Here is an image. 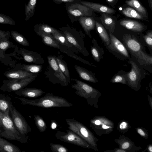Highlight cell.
I'll return each mask as SVG.
<instances>
[{
  "label": "cell",
  "mask_w": 152,
  "mask_h": 152,
  "mask_svg": "<svg viewBox=\"0 0 152 152\" xmlns=\"http://www.w3.org/2000/svg\"><path fill=\"white\" fill-rule=\"evenodd\" d=\"M20 101L23 105H29L45 108L52 107H68L73 106L72 104L65 98L48 93L41 98L37 99H28L15 96Z\"/></svg>",
  "instance_id": "6da1fadb"
},
{
  "label": "cell",
  "mask_w": 152,
  "mask_h": 152,
  "mask_svg": "<svg viewBox=\"0 0 152 152\" xmlns=\"http://www.w3.org/2000/svg\"><path fill=\"white\" fill-rule=\"evenodd\" d=\"M71 81L75 82L71 85V87L76 90L75 94L85 99L88 104L98 108V99L101 93L88 84L77 79L72 78Z\"/></svg>",
  "instance_id": "7a4b0ae2"
},
{
  "label": "cell",
  "mask_w": 152,
  "mask_h": 152,
  "mask_svg": "<svg viewBox=\"0 0 152 152\" xmlns=\"http://www.w3.org/2000/svg\"><path fill=\"white\" fill-rule=\"evenodd\" d=\"M0 126L3 129L0 137L12 140L17 141L22 143L27 142L28 138L22 136L17 130L10 116L0 111Z\"/></svg>",
  "instance_id": "3957f363"
},
{
  "label": "cell",
  "mask_w": 152,
  "mask_h": 152,
  "mask_svg": "<svg viewBox=\"0 0 152 152\" xmlns=\"http://www.w3.org/2000/svg\"><path fill=\"white\" fill-rule=\"evenodd\" d=\"M68 128L74 132L89 144L91 148L98 151L97 143L98 139L89 129L83 124L73 118L65 119Z\"/></svg>",
  "instance_id": "277c9868"
},
{
  "label": "cell",
  "mask_w": 152,
  "mask_h": 152,
  "mask_svg": "<svg viewBox=\"0 0 152 152\" xmlns=\"http://www.w3.org/2000/svg\"><path fill=\"white\" fill-rule=\"evenodd\" d=\"M60 29L68 41L76 48L79 53L85 56L89 54L85 47L83 36L79 32L68 24L60 28Z\"/></svg>",
  "instance_id": "5b68a950"
},
{
  "label": "cell",
  "mask_w": 152,
  "mask_h": 152,
  "mask_svg": "<svg viewBox=\"0 0 152 152\" xmlns=\"http://www.w3.org/2000/svg\"><path fill=\"white\" fill-rule=\"evenodd\" d=\"M123 41L126 48L138 61L140 63L146 61L149 55L142 51L140 44L133 36L129 34L125 35Z\"/></svg>",
  "instance_id": "8992f818"
},
{
  "label": "cell",
  "mask_w": 152,
  "mask_h": 152,
  "mask_svg": "<svg viewBox=\"0 0 152 152\" xmlns=\"http://www.w3.org/2000/svg\"><path fill=\"white\" fill-rule=\"evenodd\" d=\"M65 7L72 23L78 21L80 17L92 16L93 15V11L91 9L80 3H67Z\"/></svg>",
  "instance_id": "52a82bcc"
},
{
  "label": "cell",
  "mask_w": 152,
  "mask_h": 152,
  "mask_svg": "<svg viewBox=\"0 0 152 152\" xmlns=\"http://www.w3.org/2000/svg\"><path fill=\"white\" fill-rule=\"evenodd\" d=\"M89 126L99 136L110 134L114 127V124L112 121L102 116L94 117L90 121Z\"/></svg>",
  "instance_id": "ba28073f"
},
{
  "label": "cell",
  "mask_w": 152,
  "mask_h": 152,
  "mask_svg": "<svg viewBox=\"0 0 152 152\" xmlns=\"http://www.w3.org/2000/svg\"><path fill=\"white\" fill-rule=\"evenodd\" d=\"M66 133L57 130L55 136L62 142L84 148H91L89 144L74 132L70 129L66 130Z\"/></svg>",
  "instance_id": "9c48e42d"
},
{
  "label": "cell",
  "mask_w": 152,
  "mask_h": 152,
  "mask_svg": "<svg viewBox=\"0 0 152 152\" xmlns=\"http://www.w3.org/2000/svg\"><path fill=\"white\" fill-rule=\"evenodd\" d=\"M11 119L16 129L22 136L28 138V134L31 131V128L23 116L12 105L10 109Z\"/></svg>",
  "instance_id": "30bf717a"
},
{
  "label": "cell",
  "mask_w": 152,
  "mask_h": 152,
  "mask_svg": "<svg viewBox=\"0 0 152 152\" xmlns=\"http://www.w3.org/2000/svg\"><path fill=\"white\" fill-rule=\"evenodd\" d=\"M37 76V74L22 79H11L4 82L1 88V90L3 91L11 92L16 91L23 88L34 80Z\"/></svg>",
  "instance_id": "8fae6325"
},
{
  "label": "cell",
  "mask_w": 152,
  "mask_h": 152,
  "mask_svg": "<svg viewBox=\"0 0 152 152\" xmlns=\"http://www.w3.org/2000/svg\"><path fill=\"white\" fill-rule=\"evenodd\" d=\"M129 63L131 65V70L126 74L127 84L132 88H137L141 78L140 70L134 62L131 61Z\"/></svg>",
  "instance_id": "7c38bea8"
},
{
  "label": "cell",
  "mask_w": 152,
  "mask_h": 152,
  "mask_svg": "<svg viewBox=\"0 0 152 152\" xmlns=\"http://www.w3.org/2000/svg\"><path fill=\"white\" fill-rule=\"evenodd\" d=\"M55 56H48L47 57L49 66L53 71L54 75L57 78L58 84L62 86H67L69 84L67 79L60 70L55 59Z\"/></svg>",
  "instance_id": "4fadbf2b"
},
{
  "label": "cell",
  "mask_w": 152,
  "mask_h": 152,
  "mask_svg": "<svg viewBox=\"0 0 152 152\" xmlns=\"http://www.w3.org/2000/svg\"><path fill=\"white\" fill-rule=\"evenodd\" d=\"M109 37L110 43L108 48L126 58H129V53L125 46L110 32Z\"/></svg>",
  "instance_id": "5bb4252c"
},
{
  "label": "cell",
  "mask_w": 152,
  "mask_h": 152,
  "mask_svg": "<svg viewBox=\"0 0 152 152\" xmlns=\"http://www.w3.org/2000/svg\"><path fill=\"white\" fill-rule=\"evenodd\" d=\"M114 141L119 145L120 148L126 152H137L141 149L140 147L136 146L134 142L124 135H121L119 138L115 139Z\"/></svg>",
  "instance_id": "9a60e30c"
},
{
  "label": "cell",
  "mask_w": 152,
  "mask_h": 152,
  "mask_svg": "<svg viewBox=\"0 0 152 152\" xmlns=\"http://www.w3.org/2000/svg\"><path fill=\"white\" fill-rule=\"evenodd\" d=\"M20 54L26 62L42 64L44 62V59L40 54L36 52L23 49L21 51Z\"/></svg>",
  "instance_id": "2e32d148"
},
{
  "label": "cell",
  "mask_w": 152,
  "mask_h": 152,
  "mask_svg": "<svg viewBox=\"0 0 152 152\" xmlns=\"http://www.w3.org/2000/svg\"><path fill=\"white\" fill-rule=\"evenodd\" d=\"M78 21L86 34L91 38L90 31L94 30L95 27L96 21L94 18L92 16H83L80 17Z\"/></svg>",
  "instance_id": "e0dca14e"
},
{
  "label": "cell",
  "mask_w": 152,
  "mask_h": 152,
  "mask_svg": "<svg viewBox=\"0 0 152 152\" xmlns=\"http://www.w3.org/2000/svg\"><path fill=\"white\" fill-rule=\"evenodd\" d=\"M45 93L42 90L35 88H23L15 91L17 95L28 98H37Z\"/></svg>",
  "instance_id": "ac0fdd59"
},
{
  "label": "cell",
  "mask_w": 152,
  "mask_h": 152,
  "mask_svg": "<svg viewBox=\"0 0 152 152\" xmlns=\"http://www.w3.org/2000/svg\"><path fill=\"white\" fill-rule=\"evenodd\" d=\"M80 3L90 8L93 11H97L108 14H113L116 12L115 10L112 8L97 3L82 0H80Z\"/></svg>",
  "instance_id": "d6986e66"
},
{
  "label": "cell",
  "mask_w": 152,
  "mask_h": 152,
  "mask_svg": "<svg viewBox=\"0 0 152 152\" xmlns=\"http://www.w3.org/2000/svg\"><path fill=\"white\" fill-rule=\"evenodd\" d=\"M75 68L80 78L93 83H96L98 80L94 73L79 66L75 65Z\"/></svg>",
  "instance_id": "ffe728a7"
},
{
  "label": "cell",
  "mask_w": 152,
  "mask_h": 152,
  "mask_svg": "<svg viewBox=\"0 0 152 152\" xmlns=\"http://www.w3.org/2000/svg\"><path fill=\"white\" fill-rule=\"evenodd\" d=\"M51 35L59 44L66 47L69 50L75 53H79L76 48L68 41L64 35L61 31L52 33Z\"/></svg>",
  "instance_id": "44dd1931"
},
{
  "label": "cell",
  "mask_w": 152,
  "mask_h": 152,
  "mask_svg": "<svg viewBox=\"0 0 152 152\" xmlns=\"http://www.w3.org/2000/svg\"><path fill=\"white\" fill-rule=\"evenodd\" d=\"M120 23L126 28L136 32L142 31L144 28L141 23L135 20L124 19L121 20Z\"/></svg>",
  "instance_id": "7402d4cb"
},
{
  "label": "cell",
  "mask_w": 152,
  "mask_h": 152,
  "mask_svg": "<svg viewBox=\"0 0 152 152\" xmlns=\"http://www.w3.org/2000/svg\"><path fill=\"white\" fill-rule=\"evenodd\" d=\"M12 105L11 99L8 95L0 94V111L10 116V109Z\"/></svg>",
  "instance_id": "603a6c76"
},
{
  "label": "cell",
  "mask_w": 152,
  "mask_h": 152,
  "mask_svg": "<svg viewBox=\"0 0 152 152\" xmlns=\"http://www.w3.org/2000/svg\"><path fill=\"white\" fill-rule=\"evenodd\" d=\"M40 37L43 42L45 45L50 47L59 49L60 46L59 44L53 38L51 34L41 32L36 33Z\"/></svg>",
  "instance_id": "cb8c5ba5"
},
{
  "label": "cell",
  "mask_w": 152,
  "mask_h": 152,
  "mask_svg": "<svg viewBox=\"0 0 152 152\" xmlns=\"http://www.w3.org/2000/svg\"><path fill=\"white\" fill-rule=\"evenodd\" d=\"M93 45L91 46V51L94 59L97 62H99L103 58L104 52L102 48L99 46L96 41L94 39L92 40Z\"/></svg>",
  "instance_id": "d4e9b609"
},
{
  "label": "cell",
  "mask_w": 152,
  "mask_h": 152,
  "mask_svg": "<svg viewBox=\"0 0 152 152\" xmlns=\"http://www.w3.org/2000/svg\"><path fill=\"white\" fill-rule=\"evenodd\" d=\"M100 20L105 28L108 29L109 32L113 33L115 25L114 19L108 14L103 13L101 15Z\"/></svg>",
  "instance_id": "484cf974"
},
{
  "label": "cell",
  "mask_w": 152,
  "mask_h": 152,
  "mask_svg": "<svg viewBox=\"0 0 152 152\" xmlns=\"http://www.w3.org/2000/svg\"><path fill=\"white\" fill-rule=\"evenodd\" d=\"M95 27L102 40L108 48L110 44V40L105 28L103 25L97 21H96Z\"/></svg>",
  "instance_id": "4316f807"
},
{
  "label": "cell",
  "mask_w": 152,
  "mask_h": 152,
  "mask_svg": "<svg viewBox=\"0 0 152 152\" xmlns=\"http://www.w3.org/2000/svg\"><path fill=\"white\" fill-rule=\"evenodd\" d=\"M34 74L24 70H18L6 72L4 75L8 78L19 79L31 76Z\"/></svg>",
  "instance_id": "83f0119b"
},
{
  "label": "cell",
  "mask_w": 152,
  "mask_h": 152,
  "mask_svg": "<svg viewBox=\"0 0 152 152\" xmlns=\"http://www.w3.org/2000/svg\"><path fill=\"white\" fill-rule=\"evenodd\" d=\"M63 57L62 56L58 55L56 56L55 59L60 70L67 79L69 84L71 82L69 72L67 64Z\"/></svg>",
  "instance_id": "f1b7e54d"
},
{
  "label": "cell",
  "mask_w": 152,
  "mask_h": 152,
  "mask_svg": "<svg viewBox=\"0 0 152 152\" xmlns=\"http://www.w3.org/2000/svg\"><path fill=\"white\" fill-rule=\"evenodd\" d=\"M36 33L41 32L51 34L60 31L44 23L37 24L34 26Z\"/></svg>",
  "instance_id": "f546056e"
},
{
  "label": "cell",
  "mask_w": 152,
  "mask_h": 152,
  "mask_svg": "<svg viewBox=\"0 0 152 152\" xmlns=\"http://www.w3.org/2000/svg\"><path fill=\"white\" fill-rule=\"evenodd\" d=\"M0 147L4 152H22L18 147L0 137Z\"/></svg>",
  "instance_id": "4dcf8cb0"
},
{
  "label": "cell",
  "mask_w": 152,
  "mask_h": 152,
  "mask_svg": "<svg viewBox=\"0 0 152 152\" xmlns=\"http://www.w3.org/2000/svg\"><path fill=\"white\" fill-rule=\"evenodd\" d=\"M59 45L60 47L59 49L60 51L63 52L67 54L68 56L77 61H79L89 66L94 67L96 66L93 63H90L89 61L83 59L80 56H77L75 54L74 52L69 50L66 47L59 44Z\"/></svg>",
  "instance_id": "1f68e13d"
},
{
  "label": "cell",
  "mask_w": 152,
  "mask_h": 152,
  "mask_svg": "<svg viewBox=\"0 0 152 152\" xmlns=\"http://www.w3.org/2000/svg\"><path fill=\"white\" fill-rule=\"evenodd\" d=\"M37 0H29L27 4L25 5L26 21H27L34 15Z\"/></svg>",
  "instance_id": "d6a6232c"
},
{
  "label": "cell",
  "mask_w": 152,
  "mask_h": 152,
  "mask_svg": "<svg viewBox=\"0 0 152 152\" xmlns=\"http://www.w3.org/2000/svg\"><path fill=\"white\" fill-rule=\"evenodd\" d=\"M125 2L129 6L132 7L142 15H145L146 12L145 9L140 4L138 0H127Z\"/></svg>",
  "instance_id": "836d02e7"
},
{
  "label": "cell",
  "mask_w": 152,
  "mask_h": 152,
  "mask_svg": "<svg viewBox=\"0 0 152 152\" xmlns=\"http://www.w3.org/2000/svg\"><path fill=\"white\" fill-rule=\"evenodd\" d=\"M122 13L125 16L131 18L139 19H143V16L134 9L130 7H127L122 11Z\"/></svg>",
  "instance_id": "e575fe53"
},
{
  "label": "cell",
  "mask_w": 152,
  "mask_h": 152,
  "mask_svg": "<svg viewBox=\"0 0 152 152\" xmlns=\"http://www.w3.org/2000/svg\"><path fill=\"white\" fill-rule=\"evenodd\" d=\"M12 38L19 44L24 46H29V44L27 39L21 34L18 32L12 31L11 32Z\"/></svg>",
  "instance_id": "d590c367"
},
{
  "label": "cell",
  "mask_w": 152,
  "mask_h": 152,
  "mask_svg": "<svg viewBox=\"0 0 152 152\" xmlns=\"http://www.w3.org/2000/svg\"><path fill=\"white\" fill-rule=\"evenodd\" d=\"M43 67L42 65H27L23 64L20 68L27 72L32 73H38L41 71Z\"/></svg>",
  "instance_id": "8d00e7d4"
},
{
  "label": "cell",
  "mask_w": 152,
  "mask_h": 152,
  "mask_svg": "<svg viewBox=\"0 0 152 152\" xmlns=\"http://www.w3.org/2000/svg\"><path fill=\"white\" fill-rule=\"evenodd\" d=\"M34 119L39 130L42 132H45L47 129V125L42 118L39 115H35Z\"/></svg>",
  "instance_id": "74e56055"
},
{
  "label": "cell",
  "mask_w": 152,
  "mask_h": 152,
  "mask_svg": "<svg viewBox=\"0 0 152 152\" xmlns=\"http://www.w3.org/2000/svg\"><path fill=\"white\" fill-rule=\"evenodd\" d=\"M112 83H120L124 84H127L126 75L117 73L114 75L111 79Z\"/></svg>",
  "instance_id": "f35d334b"
},
{
  "label": "cell",
  "mask_w": 152,
  "mask_h": 152,
  "mask_svg": "<svg viewBox=\"0 0 152 152\" xmlns=\"http://www.w3.org/2000/svg\"><path fill=\"white\" fill-rule=\"evenodd\" d=\"M51 150L53 152H68V149L65 146L58 144H50Z\"/></svg>",
  "instance_id": "ab89813d"
},
{
  "label": "cell",
  "mask_w": 152,
  "mask_h": 152,
  "mask_svg": "<svg viewBox=\"0 0 152 152\" xmlns=\"http://www.w3.org/2000/svg\"><path fill=\"white\" fill-rule=\"evenodd\" d=\"M0 23L14 26L15 21L9 16L0 13Z\"/></svg>",
  "instance_id": "60d3db41"
},
{
  "label": "cell",
  "mask_w": 152,
  "mask_h": 152,
  "mask_svg": "<svg viewBox=\"0 0 152 152\" xmlns=\"http://www.w3.org/2000/svg\"><path fill=\"white\" fill-rule=\"evenodd\" d=\"M129 127L130 126L129 123L126 121L123 120L118 124L117 128L123 133H124L128 130Z\"/></svg>",
  "instance_id": "b9f144b4"
},
{
  "label": "cell",
  "mask_w": 152,
  "mask_h": 152,
  "mask_svg": "<svg viewBox=\"0 0 152 152\" xmlns=\"http://www.w3.org/2000/svg\"><path fill=\"white\" fill-rule=\"evenodd\" d=\"M145 42L149 47L152 48V31H151L143 36Z\"/></svg>",
  "instance_id": "7bdbcfd3"
},
{
  "label": "cell",
  "mask_w": 152,
  "mask_h": 152,
  "mask_svg": "<svg viewBox=\"0 0 152 152\" xmlns=\"http://www.w3.org/2000/svg\"><path fill=\"white\" fill-rule=\"evenodd\" d=\"M137 133L144 138L148 139V134L147 131L145 129L142 128H136Z\"/></svg>",
  "instance_id": "ee69618b"
},
{
  "label": "cell",
  "mask_w": 152,
  "mask_h": 152,
  "mask_svg": "<svg viewBox=\"0 0 152 152\" xmlns=\"http://www.w3.org/2000/svg\"><path fill=\"white\" fill-rule=\"evenodd\" d=\"M80 0H53L56 4H61L63 3H80Z\"/></svg>",
  "instance_id": "f6af8a7d"
},
{
  "label": "cell",
  "mask_w": 152,
  "mask_h": 152,
  "mask_svg": "<svg viewBox=\"0 0 152 152\" xmlns=\"http://www.w3.org/2000/svg\"><path fill=\"white\" fill-rule=\"evenodd\" d=\"M10 42L7 41H4L0 43V49L2 50H5L10 47Z\"/></svg>",
  "instance_id": "bcb514c9"
},
{
  "label": "cell",
  "mask_w": 152,
  "mask_h": 152,
  "mask_svg": "<svg viewBox=\"0 0 152 152\" xmlns=\"http://www.w3.org/2000/svg\"><path fill=\"white\" fill-rule=\"evenodd\" d=\"M10 34L9 31L5 32L4 31H2L0 29V37H4L7 35H9Z\"/></svg>",
  "instance_id": "7dc6e473"
},
{
  "label": "cell",
  "mask_w": 152,
  "mask_h": 152,
  "mask_svg": "<svg viewBox=\"0 0 152 152\" xmlns=\"http://www.w3.org/2000/svg\"><path fill=\"white\" fill-rule=\"evenodd\" d=\"M112 151L113 152H126L125 151L120 148L115 149L113 151Z\"/></svg>",
  "instance_id": "c3c4849f"
},
{
  "label": "cell",
  "mask_w": 152,
  "mask_h": 152,
  "mask_svg": "<svg viewBox=\"0 0 152 152\" xmlns=\"http://www.w3.org/2000/svg\"><path fill=\"white\" fill-rule=\"evenodd\" d=\"M110 4H114L115 2H116L118 0H106Z\"/></svg>",
  "instance_id": "681fc988"
},
{
  "label": "cell",
  "mask_w": 152,
  "mask_h": 152,
  "mask_svg": "<svg viewBox=\"0 0 152 152\" xmlns=\"http://www.w3.org/2000/svg\"><path fill=\"white\" fill-rule=\"evenodd\" d=\"M148 149L150 152H152V146L151 145H149L148 147Z\"/></svg>",
  "instance_id": "f907efd6"
},
{
  "label": "cell",
  "mask_w": 152,
  "mask_h": 152,
  "mask_svg": "<svg viewBox=\"0 0 152 152\" xmlns=\"http://www.w3.org/2000/svg\"><path fill=\"white\" fill-rule=\"evenodd\" d=\"M148 99L149 101V102H150V106H151V107L152 108V98L150 96H149L148 95Z\"/></svg>",
  "instance_id": "816d5d0a"
},
{
  "label": "cell",
  "mask_w": 152,
  "mask_h": 152,
  "mask_svg": "<svg viewBox=\"0 0 152 152\" xmlns=\"http://www.w3.org/2000/svg\"><path fill=\"white\" fill-rule=\"evenodd\" d=\"M150 8L152 9V0H148Z\"/></svg>",
  "instance_id": "f5cc1de1"
},
{
  "label": "cell",
  "mask_w": 152,
  "mask_h": 152,
  "mask_svg": "<svg viewBox=\"0 0 152 152\" xmlns=\"http://www.w3.org/2000/svg\"><path fill=\"white\" fill-rule=\"evenodd\" d=\"M0 152H4V151H3V150L1 149V148L0 147Z\"/></svg>",
  "instance_id": "db71d44e"
},
{
  "label": "cell",
  "mask_w": 152,
  "mask_h": 152,
  "mask_svg": "<svg viewBox=\"0 0 152 152\" xmlns=\"http://www.w3.org/2000/svg\"><path fill=\"white\" fill-rule=\"evenodd\" d=\"M1 126H0V135L1 134V133L2 132V131H1Z\"/></svg>",
  "instance_id": "11a10c76"
}]
</instances>
